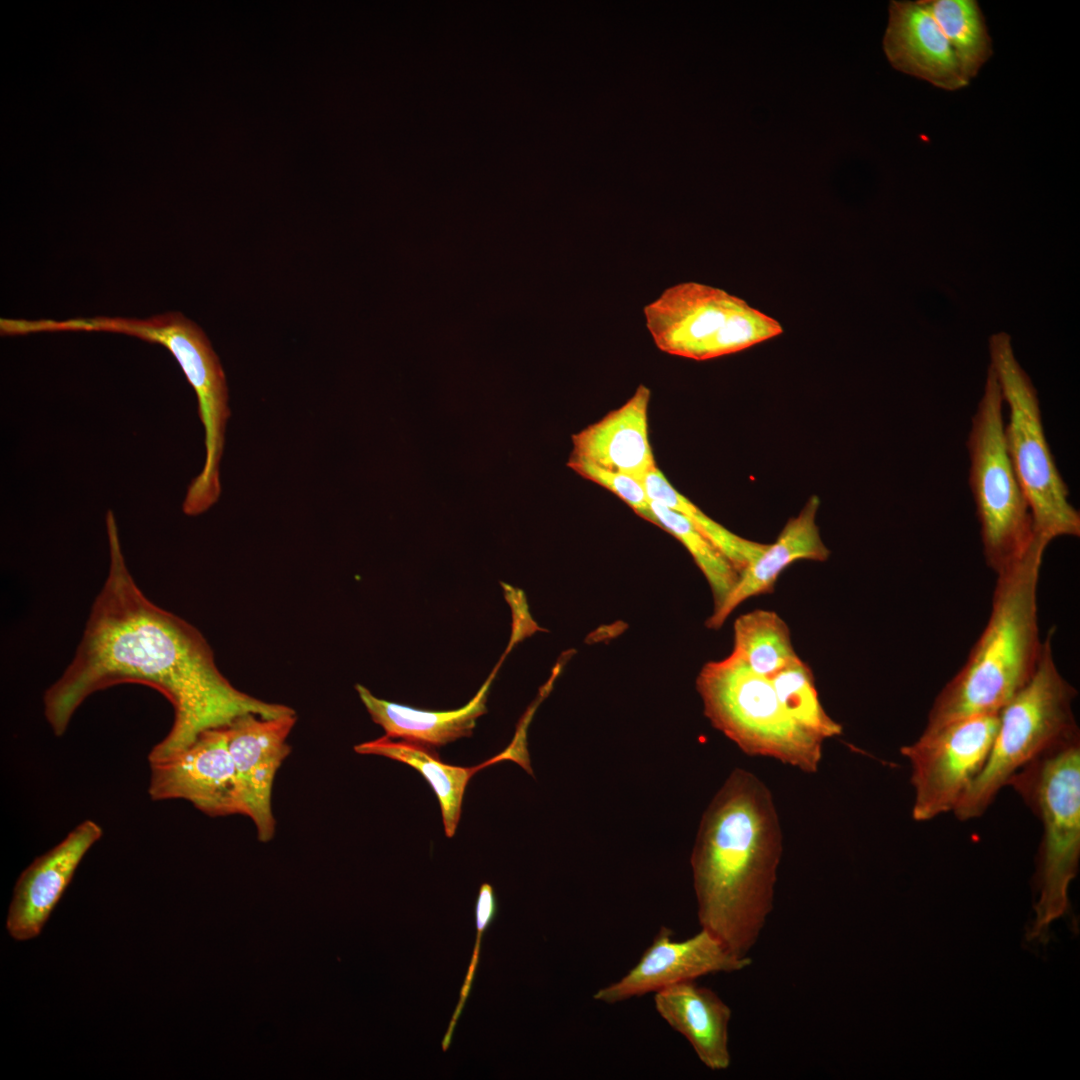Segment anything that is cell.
I'll use <instances>...</instances> for the list:
<instances>
[{"instance_id":"obj_1","label":"cell","mask_w":1080,"mask_h":1080,"mask_svg":"<svg viewBox=\"0 0 1080 1080\" xmlns=\"http://www.w3.org/2000/svg\"><path fill=\"white\" fill-rule=\"evenodd\" d=\"M106 530L107 577L73 660L43 695L44 716L56 736L65 733L91 694L120 683L150 686L173 707L172 726L149 752V763L174 755L203 732L227 727L241 715L270 718L295 712L233 686L218 669L201 632L154 604L138 587L126 565L111 510L106 513Z\"/></svg>"},{"instance_id":"obj_25","label":"cell","mask_w":1080,"mask_h":1080,"mask_svg":"<svg viewBox=\"0 0 1080 1080\" xmlns=\"http://www.w3.org/2000/svg\"><path fill=\"white\" fill-rule=\"evenodd\" d=\"M656 525L677 538L688 550L706 578L714 600V610L729 596L740 574L732 562L689 520L666 506L651 501Z\"/></svg>"},{"instance_id":"obj_2","label":"cell","mask_w":1080,"mask_h":1080,"mask_svg":"<svg viewBox=\"0 0 1080 1080\" xmlns=\"http://www.w3.org/2000/svg\"><path fill=\"white\" fill-rule=\"evenodd\" d=\"M781 854L771 792L735 769L703 814L691 867L700 927L737 957L750 958L773 909Z\"/></svg>"},{"instance_id":"obj_13","label":"cell","mask_w":1080,"mask_h":1080,"mask_svg":"<svg viewBox=\"0 0 1080 1080\" xmlns=\"http://www.w3.org/2000/svg\"><path fill=\"white\" fill-rule=\"evenodd\" d=\"M296 721L295 712L270 718L247 713L226 727L241 815L252 820L261 842H269L275 834L273 783L290 754L287 738Z\"/></svg>"},{"instance_id":"obj_22","label":"cell","mask_w":1080,"mask_h":1080,"mask_svg":"<svg viewBox=\"0 0 1080 1080\" xmlns=\"http://www.w3.org/2000/svg\"><path fill=\"white\" fill-rule=\"evenodd\" d=\"M731 655L753 673L771 679L800 657L791 642L790 629L774 611L756 609L734 622Z\"/></svg>"},{"instance_id":"obj_16","label":"cell","mask_w":1080,"mask_h":1080,"mask_svg":"<svg viewBox=\"0 0 1080 1080\" xmlns=\"http://www.w3.org/2000/svg\"><path fill=\"white\" fill-rule=\"evenodd\" d=\"M883 49L893 68L938 88L955 91L969 84L922 0L890 2Z\"/></svg>"},{"instance_id":"obj_11","label":"cell","mask_w":1080,"mask_h":1080,"mask_svg":"<svg viewBox=\"0 0 1080 1080\" xmlns=\"http://www.w3.org/2000/svg\"><path fill=\"white\" fill-rule=\"evenodd\" d=\"M998 725L999 712L974 715L922 732L900 749L911 767L915 821L953 812L983 768Z\"/></svg>"},{"instance_id":"obj_5","label":"cell","mask_w":1080,"mask_h":1080,"mask_svg":"<svg viewBox=\"0 0 1080 1080\" xmlns=\"http://www.w3.org/2000/svg\"><path fill=\"white\" fill-rule=\"evenodd\" d=\"M1047 633L1029 682L1000 710L999 725L985 764L961 796L958 820L981 817L1010 778L1043 753L1080 738L1072 704L1077 690L1059 672Z\"/></svg>"},{"instance_id":"obj_3","label":"cell","mask_w":1080,"mask_h":1080,"mask_svg":"<svg viewBox=\"0 0 1080 1080\" xmlns=\"http://www.w3.org/2000/svg\"><path fill=\"white\" fill-rule=\"evenodd\" d=\"M1050 542L1036 533L1023 558L997 574L989 620L964 666L934 699L922 732L998 713L1029 682L1043 649L1037 588Z\"/></svg>"},{"instance_id":"obj_12","label":"cell","mask_w":1080,"mask_h":1080,"mask_svg":"<svg viewBox=\"0 0 1080 1080\" xmlns=\"http://www.w3.org/2000/svg\"><path fill=\"white\" fill-rule=\"evenodd\" d=\"M751 958H740L705 929L684 940L661 926L639 961L620 979L599 988L593 999L617 1004L699 977L744 970Z\"/></svg>"},{"instance_id":"obj_8","label":"cell","mask_w":1080,"mask_h":1080,"mask_svg":"<svg viewBox=\"0 0 1080 1080\" xmlns=\"http://www.w3.org/2000/svg\"><path fill=\"white\" fill-rule=\"evenodd\" d=\"M990 367L1009 407L1004 426L1006 450L1029 505L1034 530L1051 541L1079 537L1080 514L1069 501L1063 480L1047 442L1037 390L1017 361L1010 336L989 338Z\"/></svg>"},{"instance_id":"obj_14","label":"cell","mask_w":1080,"mask_h":1080,"mask_svg":"<svg viewBox=\"0 0 1080 1080\" xmlns=\"http://www.w3.org/2000/svg\"><path fill=\"white\" fill-rule=\"evenodd\" d=\"M149 765L152 800H186L211 817L241 815L226 727L207 730L183 750Z\"/></svg>"},{"instance_id":"obj_4","label":"cell","mask_w":1080,"mask_h":1080,"mask_svg":"<svg viewBox=\"0 0 1080 1080\" xmlns=\"http://www.w3.org/2000/svg\"><path fill=\"white\" fill-rule=\"evenodd\" d=\"M1042 826L1034 885L1037 900L1029 941L1044 943L1068 909L1080 857V738L1034 759L1008 781Z\"/></svg>"},{"instance_id":"obj_18","label":"cell","mask_w":1080,"mask_h":1080,"mask_svg":"<svg viewBox=\"0 0 1080 1080\" xmlns=\"http://www.w3.org/2000/svg\"><path fill=\"white\" fill-rule=\"evenodd\" d=\"M819 498L812 496L800 513L790 518L776 541L766 544L763 551L743 570L739 580L706 621L711 629L720 628L728 616L747 599L772 593L783 570L798 560L826 561L830 550L823 543L815 518Z\"/></svg>"},{"instance_id":"obj_19","label":"cell","mask_w":1080,"mask_h":1080,"mask_svg":"<svg viewBox=\"0 0 1080 1080\" xmlns=\"http://www.w3.org/2000/svg\"><path fill=\"white\" fill-rule=\"evenodd\" d=\"M654 1006L661 1018L683 1035L699 1060L710 1070H726L729 1049L730 1007L708 987L692 981L655 993Z\"/></svg>"},{"instance_id":"obj_17","label":"cell","mask_w":1080,"mask_h":1080,"mask_svg":"<svg viewBox=\"0 0 1080 1080\" xmlns=\"http://www.w3.org/2000/svg\"><path fill=\"white\" fill-rule=\"evenodd\" d=\"M650 389L641 384L619 408L572 436L568 461L585 462L639 480L657 467L648 433Z\"/></svg>"},{"instance_id":"obj_20","label":"cell","mask_w":1080,"mask_h":1080,"mask_svg":"<svg viewBox=\"0 0 1080 1080\" xmlns=\"http://www.w3.org/2000/svg\"><path fill=\"white\" fill-rule=\"evenodd\" d=\"M502 660L504 657L472 700L458 710L414 709L377 698L361 684H356L355 688L372 720L385 730V736L392 739L400 738L430 748L442 747L459 738L472 735L476 719L487 712L488 691Z\"/></svg>"},{"instance_id":"obj_27","label":"cell","mask_w":1080,"mask_h":1080,"mask_svg":"<svg viewBox=\"0 0 1080 1080\" xmlns=\"http://www.w3.org/2000/svg\"><path fill=\"white\" fill-rule=\"evenodd\" d=\"M568 466L582 477L610 490L639 516L656 524L650 506L651 500L647 495L642 480L585 462L568 461Z\"/></svg>"},{"instance_id":"obj_23","label":"cell","mask_w":1080,"mask_h":1080,"mask_svg":"<svg viewBox=\"0 0 1080 1080\" xmlns=\"http://www.w3.org/2000/svg\"><path fill=\"white\" fill-rule=\"evenodd\" d=\"M970 82L993 54L983 13L975 0H922Z\"/></svg>"},{"instance_id":"obj_28","label":"cell","mask_w":1080,"mask_h":1080,"mask_svg":"<svg viewBox=\"0 0 1080 1080\" xmlns=\"http://www.w3.org/2000/svg\"><path fill=\"white\" fill-rule=\"evenodd\" d=\"M497 914V901L492 886L488 883H483L479 889V893L475 905V917H476V942L472 955V959L465 977V981L461 988L460 998L456 1009L453 1013L451 1021L449 1023L446 1034L442 1041V1049L446 1051L451 1043L454 1028L464 1008L465 1001L470 993L473 978L477 965L479 963L480 944L483 932L493 922Z\"/></svg>"},{"instance_id":"obj_9","label":"cell","mask_w":1080,"mask_h":1080,"mask_svg":"<svg viewBox=\"0 0 1080 1080\" xmlns=\"http://www.w3.org/2000/svg\"><path fill=\"white\" fill-rule=\"evenodd\" d=\"M1003 402L996 375L988 366L966 446L983 554L996 575L1020 561L1036 536L1029 505L1006 450Z\"/></svg>"},{"instance_id":"obj_7","label":"cell","mask_w":1080,"mask_h":1080,"mask_svg":"<svg viewBox=\"0 0 1080 1080\" xmlns=\"http://www.w3.org/2000/svg\"><path fill=\"white\" fill-rule=\"evenodd\" d=\"M696 688L713 727L743 752L771 757L807 773L818 770L823 740L785 712L770 679L730 654L704 664Z\"/></svg>"},{"instance_id":"obj_24","label":"cell","mask_w":1080,"mask_h":1080,"mask_svg":"<svg viewBox=\"0 0 1080 1080\" xmlns=\"http://www.w3.org/2000/svg\"><path fill=\"white\" fill-rule=\"evenodd\" d=\"M651 501L681 514L706 536L734 565L739 574L763 551L766 544L745 539L706 515L680 494L656 467L642 479Z\"/></svg>"},{"instance_id":"obj_15","label":"cell","mask_w":1080,"mask_h":1080,"mask_svg":"<svg viewBox=\"0 0 1080 1080\" xmlns=\"http://www.w3.org/2000/svg\"><path fill=\"white\" fill-rule=\"evenodd\" d=\"M102 834L99 824L85 820L21 873L6 921L12 938L25 941L40 934L81 860Z\"/></svg>"},{"instance_id":"obj_26","label":"cell","mask_w":1080,"mask_h":1080,"mask_svg":"<svg viewBox=\"0 0 1080 1080\" xmlns=\"http://www.w3.org/2000/svg\"><path fill=\"white\" fill-rule=\"evenodd\" d=\"M770 680L782 708L801 727L823 741L842 733V726L824 710L812 670L801 658Z\"/></svg>"},{"instance_id":"obj_21","label":"cell","mask_w":1080,"mask_h":1080,"mask_svg":"<svg viewBox=\"0 0 1080 1080\" xmlns=\"http://www.w3.org/2000/svg\"><path fill=\"white\" fill-rule=\"evenodd\" d=\"M354 750L362 755H379L397 760L418 770L438 798L446 836H454L466 785L485 764L474 768L448 765L439 759L433 748L405 740L395 741L387 736L358 744Z\"/></svg>"},{"instance_id":"obj_6","label":"cell","mask_w":1080,"mask_h":1080,"mask_svg":"<svg viewBox=\"0 0 1080 1080\" xmlns=\"http://www.w3.org/2000/svg\"><path fill=\"white\" fill-rule=\"evenodd\" d=\"M59 326L62 331L133 336L171 352L196 393L205 434L204 467L189 485L182 508L190 516L207 511L221 494L219 468L230 409L223 368L203 330L180 312L147 318L76 317L62 320Z\"/></svg>"},{"instance_id":"obj_10","label":"cell","mask_w":1080,"mask_h":1080,"mask_svg":"<svg viewBox=\"0 0 1080 1080\" xmlns=\"http://www.w3.org/2000/svg\"><path fill=\"white\" fill-rule=\"evenodd\" d=\"M643 313L661 351L698 361L736 353L783 333L777 320L745 300L698 282L668 287Z\"/></svg>"}]
</instances>
